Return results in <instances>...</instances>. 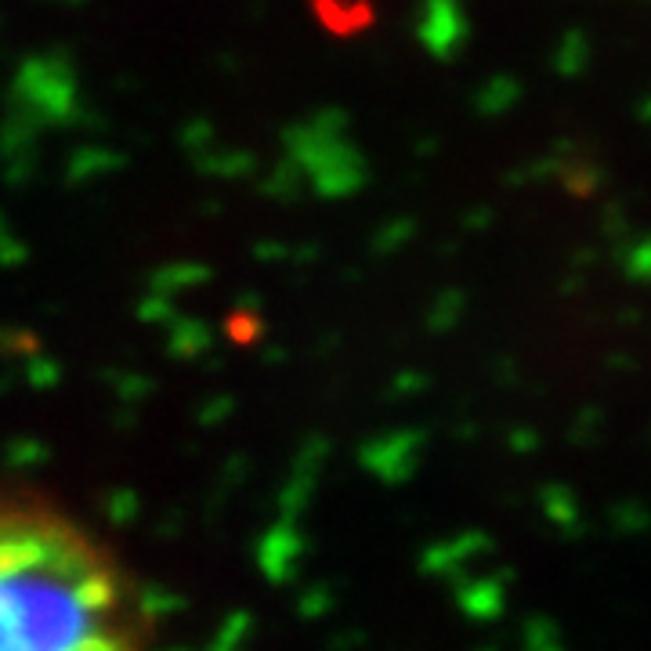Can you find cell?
Segmentation results:
<instances>
[{
	"label": "cell",
	"instance_id": "1",
	"mask_svg": "<svg viewBox=\"0 0 651 651\" xmlns=\"http://www.w3.org/2000/svg\"><path fill=\"white\" fill-rule=\"evenodd\" d=\"M0 651H146V608L113 551L30 497H0Z\"/></svg>",
	"mask_w": 651,
	"mask_h": 651
}]
</instances>
